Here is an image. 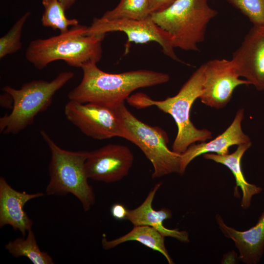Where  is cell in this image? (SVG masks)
<instances>
[{"label": "cell", "instance_id": "cell-1", "mask_svg": "<svg viewBox=\"0 0 264 264\" xmlns=\"http://www.w3.org/2000/svg\"><path fill=\"white\" fill-rule=\"evenodd\" d=\"M97 63L90 61L81 66L82 79L68 93L69 100L114 109L124 103L135 90L163 84L170 80L167 73L147 69L110 73L101 70Z\"/></svg>", "mask_w": 264, "mask_h": 264}, {"label": "cell", "instance_id": "cell-2", "mask_svg": "<svg viewBox=\"0 0 264 264\" xmlns=\"http://www.w3.org/2000/svg\"><path fill=\"white\" fill-rule=\"evenodd\" d=\"M204 69L203 64L196 70L174 96L158 101L139 92L131 95L127 99L131 106L137 109L154 106L174 118L177 132L172 145V151L177 154H182L196 142H205L212 138L211 131L206 129H198L190 119L192 106L202 92Z\"/></svg>", "mask_w": 264, "mask_h": 264}, {"label": "cell", "instance_id": "cell-3", "mask_svg": "<svg viewBox=\"0 0 264 264\" xmlns=\"http://www.w3.org/2000/svg\"><path fill=\"white\" fill-rule=\"evenodd\" d=\"M87 27L79 24L58 35L31 41L25 51V58L38 69L58 60L75 67H81L90 61L99 62L105 35H86Z\"/></svg>", "mask_w": 264, "mask_h": 264}, {"label": "cell", "instance_id": "cell-4", "mask_svg": "<svg viewBox=\"0 0 264 264\" xmlns=\"http://www.w3.org/2000/svg\"><path fill=\"white\" fill-rule=\"evenodd\" d=\"M217 14L208 0H176L151 17L169 34L174 48L198 51L208 23Z\"/></svg>", "mask_w": 264, "mask_h": 264}, {"label": "cell", "instance_id": "cell-5", "mask_svg": "<svg viewBox=\"0 0 264 264\" xmlns=\"http://www.w3.org/2000/svg\"><path fill=\"white\" fill-rule=\"evenodd\" d=\"M40 133L51 152L46 194L61 196L71 194L81 202L85 212L89 211L95 203V195L85 167L88 152L64 150L45 131L41 130Z\"/></svg>", "mask_w": 264, "mask_h": 264}, {"label": "cell", "instance_id": "cell-6", "mask_svg": "<svg viewBox=\"0 0 264 264\" xmlns=\"http://www.w3.org/2000/svg\"><path fill=\"white\" fill-rule=\"evenodd\" d=\"M74 76L71 71H64L49 82L35 80L19 89L9 86L2 88L12 97L13 105L11 112L0 118V133L17 134L32 124L36 115L50 105L56 92Z\"/></svg>", "mask_w": 264, "mask_h": 264}, {"label": "cell", "instance_id": "cell-7", "mask_svg": "<svg viewBox=\"0 0 264 264\" xmlns=\"http://www.w3.org/2000/svg\"><path fill=\"white\" fill-rule=\"evenodd\" d=\"M114 110L124 130L125 139L136 145L152 164L153 178L172 173L179 174L181 154L169 149V138L165 131L138 119L124 103Z\"/></svg>", "mask_w": 264, "mask_h": 264}, {"label": "cell", "instance_id": "cell-8", "mask_svg": "<svg viewBox=\"0 0 264 264\" xmlns=\"http://www.w3.org/2000/svg\"><path fill=\"white\" fill-rule=\"evenodd\" d=\"M119 31L125 33L129 42L145 44L155 42L161 46L163 52L173 60L183 63L176 55L169 34L159 26L151 15L143 19H118L107 20L95 18L87 27L86 35H106Z\"/></svg>", "mask_w": 264, "mask_h": 264}, {"label": "cell", "instance_id": "cell-9", "mask_svg": "<svg viewBox=\"0 0 264 264\" xmlns=\"http://www.w3.org/2000/svg\"><path fill=\"white\" fill-rule=\"evenodd\" d=\"M64 111L67 119L88 137L97 140L125 137L124 130L114 109L69 100Z\"/></svg>", "mask_w": 264, "mask_h": 264}, {"label": "cell", "instance_id": "cell-10", "mask_svg": "<svg viewBox=\"0 0 264 264\" xmlns=\"http://www.w3.org/2000/svg\"><path fill=\"white\" fill-rule=\"evenodd\" d=\"M236 72L231 60L214 59L205 64L202 92L199 99L204 105L216 109L223 108L239 86L249 85Z\"/></svg>", "mask_w": 264, "mask_h": 264}, {"label": "cell", "instance_id": "cell-11", "mask_svg": "<svg viewBox=\"0 0 264 264\" xmlns=\"http://www.w3.org/2000/svg\"><path fill=\"white\" fill-rule=\"evenodd\" d=\"M133 155L127 146L109 144L88 152L85 163L88 178L106 183L122 180L129 173L133 164Z\"/></svg>", "mask_w": 264, "mask_h": 264}, {"label": "cell", "instance_id": "cell-12", "mask_svg": "<svg viewBox=\"0 0 264 264\" xmlns=\"http://www.w3.org/2000/svg\"><path fill=\"white\" fill-rule=\"evenodd\" d=\"M231 60L240 77L264 91V26L253 25Z\"/></svg>", "mask_w": 264, "mask_h": 264}, {"label": "cell", "instance_id": "cell-13", "mask_svg": "<svg viewBox=\"0 0 264 264\" xmlns=\"http://www.w3.org/2000/svg\"><path fill=\"white\" fill-rule=\"evenodd\" d=\"M243 118L244 110L240 109L231 124L222 133L209 142L190 145L180 155L179 174L183 175L189 163L199 155L211 153L223 155L229 153V148L232 146L251 143L249 136L242 130Z\"/></svg>", "mask_w": 264, "mask_h": 264}, {"label": "cell", "instance_id": "cell-14", "mask_svg": "<svg viewBox=\"0 0 264 264\" xmlns=\"http://www.w3.org/2000/svg\"><path fill=\"white\" fill-rule=\"evenodd\" d=\"M44 196L43 193L28 194L13 189L3 177L0 178V227L10 225L24 237L31 229L32 220L23 209L29 200Z\"/></svg>", "mask_w": 264, "mask_h": 264}, {"label": "cell", "instance_id": "cell-15", "mask_svg": "<svg viewBox=\"0 0 264 264\" xmlns=\"http://www.w3.org/2000/svg\"><path fill=\"white\" fill-rule=\"evenodd\" d=\"M216 220L224 235L234 242L241 261L246 264L260 262L264 251V210L257 223L245 231L228 226L219 215L216 216Z\"/></svg>", "mask_w": 264, "mask_h": 264}, {"label": "cell", "instance_id": "cell-16", "mask_svg": "<svg viewBox=\"0 0 264 264\" xmlns=\"http://www.w3.org/2000/svg\"><path fill=\"white\" fill-rule=\"evenodd\" d=\"M160 186L161 183L156 184L138 207L132 210L128 209L127 220L134 226H150L156 229L165 237H172L182 242L188 243L189 239L187 231L169 229L163 225L165 220L172 217L171 211L166 208H162L158 210H154L153 208L154 198Z\"/></svg>", "mask_w": 264, "mask_h": 264}, {"label": "cell", "instance_id": "cell-17", "mask_svg": "<svg viewBox=\"0 0 264 264\" xmlns=\"http://www.w3.org/2000/svg\"><path fill=\"white\" fill-rule=\"evenodd\" d=\"M252 142L238 145L235 151L231 154L220 155L207 153L202 155L205 159L221 164L230 170L235 177L236 187L240 188L242 191L241 205L244 209L250 207L252 197L263 191L261 187L247 181L244 177L241 167V159L245 152L250 148Z\"/></svg>", "mask_w": 264, "mask_h": 264}, {"label": "cell", "instance_id": "cell-18", "mask_svg": "<svg viewBox=\"0 0 264 264\" xmlns=\"http://www.w3.org/2000/svg\"><path fill=\"white\" fill-rule=\"evenodd\" d=\"M137 241L147 247L161 253L168 264H174L165 244V237L153 227L148 225L134 226L128 233L118 238L108 241L104 236L102 245L105 250H109L129 241Z\"/></svg>", "mask_w": 264, "mask_h": 264}, {"label": "cell", "instance_id": "cell-19", "mask_svg": "<svg viewBox=\"0 0 264 264\" xmlns=\"http://www.w3.org/2000/svg\"><path fill=\"white\" fill-rule=\"evenodd\" d=\"M5 248L13 256H25L34 264H54L52 257L40 249L32 229L28 231L26 238H18L10 241L5 245Z\"/></svg>", "mask_w": 264, "mask_h": 264}, {"label": "cell", "instance_id": "cell-20", "mask_svg": "<svg viewBox=\"0 0 264 264\" xmlns=\"http://www.w3.org/2000/svg\"><path fill=\"white\" fill-rule=\"evenodd\" d=\"M42 3L44 11L41 18L43 26L58 30L60 33L67 32L68 27L79 24L76 19L67 18L65 14L66 9L59 0H42Z\"/></svg>", "mask_w": 264, "mask_h": 264}, {"label": "cell", "instance_id": "cell-21", "mask_svg": "<svg viewBox=\"0 0 264 264\" xmlns=\"http://www.w3.org/2000/svg\"><path fill=\"white\" fill-rule=\"evenodd\" d=\"M150 15L149 0H120L114 8L106 11L101 17L109 20L143 19Z\"/></svg>", "mask_w": 264, "mask_h": 264}, {"label": "cell", "instance_id": "cell-22", "mask_svg": "<svg viewBox=\"0 0 264 264\" xmlns=\"http://www.w3.org/2000/svg\"><path fill=\"white\" fill-rule=\"evenodd\" d=\"M30 15L29 12L24 13L14 24L9 31L0 38V59L16 53L21 49L22 31L25 23Z\"/></svg>", "mask_w": 264, "mask_h": 264}, {"label": "cell", "instance_id": "cell-23", "mask_svg": "<svg viewBox=\"0 0 264 264\" xmlns=\"http://www.w3.org/2000/svg\"><path fill=\"white\" fill-rule=\"evenodd\" d=\"M239 9L253 25L264 26V0H225Z\"/></svg>", "mask_w": 264, "mask_h": 264}, {"label": "cell", "instance_id": "cell-24", "mask_svg": "<svg viewBox=\"0 0 264 264\" xmlns=\"http://www.w3.org/2000/svg\"><path fill=\"white\" fill-rule=\"evenodd\" d=\"M110 213L113 218L115 220H127L128 209L123 204L116 203L111 206Z\"/></svg>", "mask_w": 264, "mask_h": 264}, {"label": "cell", "instance_id": "cell-25", "mask_svg": "<svg viewBox=\"0 0 264 264\" xmlns=\"http://www.w3.org/2000/svg\"><path fill=\"white\" fill-rule=\"evenodd\" d=\"M176 0H149L150 14L164 10Z\"/></svg>", "mask_w": 264, "mask_h": 264}, {"label": "cell", "instance_id": "cell-26", "mask_svg": "<svg viewBox=\"0 0 264 264\" xmlns=\"http://www.w3.org/2000/svg\"><path fill=\"white\" fill-rule=\"evenodd\" d=\"M0 104L2 106H5L6 107H9L10 104L13 106V100L11 95L4 92V94L0 95Z\"/></svg>", "mask_w": 264, "mask_h": 264}, {"label": "cell", "instance_id": "cell-27", "mask_svg": "<svg viewBox=\"0 0 264 264\" xmlns=\"http://www.w3.org/2000/svg\"><path fill=\"white\" fill-rule=\"evenodd\" d=\"M63 5L66 10H68L75 2L76 0H59Z\"/></svg>", "mask_w": 264, "mask_h": 264}]
</instances>
